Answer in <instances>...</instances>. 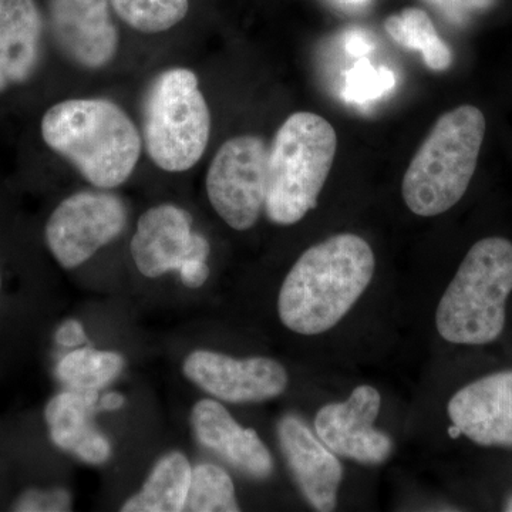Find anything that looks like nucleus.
<instances>
[{
    "mask_svg": "<svg viewBox=\"0 0 512 512\" xmlns=\"http://www.w3.org/2000/svg\"><path fill=\"white\" fill-rule=\"evenodd\" d=\"M394 86V76L386 67L370 66L367 60H360L350 70L346 79L345 97L356 103H363L367 100H375L389 92Z\"/></svg>",
    "mask_w": 512,
    "mask_h": 512,
    "instance_id": "obj_23",
    "label": "nucleus"
},
{
    "mask_svg": "<svg viewBox=\"0 0 512 512\" xmlns=\"http://www.w3.org/2000/svg\"><path fill=\"white\" fill-rule=\"evenodd\" d=\"M126 360L109 350L76 349L56 367V375L74 390H96L109 386L123 372Z\"/></svg>",
    "mask_w": 512,
    "mask_h": 512,
    "instance_id": "obj_20",
    "label": "nucleus"
},
{
    "mask_svg": "<svg viewBox=\"0 0 512 512\" xmlns=\"http://www.w3.org/2000/svg\"><path fill=\"white\" fill-rule=\"evenodd\" d=\"M87 336L79 320H67L56 332V342L64 348H77L86 343Z\"/></svg>",
    "mask_w": 512,
    "mask_h": 512,
    "instance_id": "obj_26",
    "label": "nucleus"
},
{
    "mask_svg": "<svg viewBox=\"0 0 512 512\" xmlns=\"http://www.w3.org/2000/svg\"><path fill=\"white\" fill-rule=\"evenodd\" d=\"M349 52L353 53V55H363L365 50H369L366 43L363 42L362 39H352L349 43Z\"/></svg>",
    "mask_w": 512,
    "mask_h": 512,
    "instance_id": "obj_28",
    "label": "nucleus"
},
{
    "mask_svg": "<svg viewBox=\"0 0 512 512\" xmlns=\"http://www.w3.org/2000/svg\"><path fill=\"white\" fill-rule=\"evenodd\" d=\"M183 372L215 399L228 403H259L275 399L288 389L289 377L281 363L269 357H235L194 350L184 360Z\"/></svg>",
    "mask_w": 512,
    "mask_h": 512,
    "instance_id": "obj_9",
    "label": "nucleus"
},
{
    "mask_svg": "<svg viewBox=\"0 0 512 512\" xmlns=\"http://www.w3.org/2000/svg\"><path fill=\"white\" fill-rule=\"evenodd\" d=\"M195 436L202 446L214 451L231 466L256 480H264L274 471L271 451L255 430L245 429L217 400L204 399L191 413Z\"/></svg>",
    "mask_w": 512,
    "mask_h": 512,
    "instance_id": "obj_15",
    "label": "nucleus"
},
{
    "mask_svg": "<svg viewBox=\"0 0 512 512\" xmlns=\"http://www.w3.org/2000/svg\"><path fill=\"white\" fill-rule=\"evenodd\" d=\"M350 2H363V0H350Z\"/></svg>",
    "mask_w": 512,
    "mask_h": 512,
    "instance_id": "obj_30",
    "label": "nucleus"
},
{
    "mask_svg": "<svg viewBox=\"0 0 512 512\" xmlns=\"http://www.w3.org/2000/svg\"><path fill=\"white\" fill-rule=\"evenodd\" d=\"M42 29L35 0H0V93L35 72Z\"/></svg>",
    "mask_w": 512,
    "mask_h": 512,
    "instance_id": "obj_17",
    "label": "nucleus"
},
{
    "mask_svg": "<svg viewBox=\"0 0 512 512\" xmlns=\"http://www.w3.org/2000/svg\"><path fill=\"white\" fill-rule=\"evenodd\" d=\"M427 2L439 6L450 15L466 16L468 13L490 8L494 0H427Z\"/></svg>",
    "mask_w": 512,
    "mask_h": 512,
    "instance_id": "obj_25",
    "label": "nucleus"
},
{
    "mask_svg": "<svg viewBox=\"0 0 512 512\" xmlns=\"http://www.w3.org/2000/svg\"><path fill=\"white\" fill-rule=\"evenodd\" d=\"M126 222V205L117 195L77 192L50 215L46 242L63 268L74 269L119 237Z\"/></svg>",
    "mask_w": 512,
    "mask_h": 512,
    "instance_id": "obj_8",
    "label": "nucleus"
},
{
    "mask_svg": "<svg viewBox=\"0 0 512 512\" xmlns=\"http://www.w3.org/2000/svg\"><path fill=\"white\" fill-rule=\"evenodd\" d=\"M211 114L198 79L188 69L165 70L148 87L143 106V140L161 170L183 173L207 150Z\"/></svg>",
    "mask_w": 512,
    "mask_h": 512,
    "instance_id": "obj_6",
    "label": "nucleus"
},
{
    "mask_svg": "<svg viewBox=\"0 0 512 512\" xmlns=\"http://www.w3.org/2000/svg\"><path fill=\"white\" fill-rule=\"evenodd\" d=\"M382 396L375 387H356L348 400L329 403L316 414L315 431L333 453L362 464H382L393 453V441L377 430Z\"/></svg>",
    "mask_w": 512,
    "mask_h": 512,
    "instance_id": "obj_11",
    "label": "nucleus"
},
{
    "mask_svg": "<svg viewBox=\"0 0 512 512\" xmlns=\"http://www.w3.org/2000/svg\"><path fill=\"white\" fill-rule=\"evenodd\" d=\"M338 150V136L328 120L299 111L286 119L274 138L268 160L266 217L289 227L318 205Z\"/></svg>",
    "mask_w": 512,
    "mask_h": 512,
    "instance_id": "obj_5",
    "label": "nucleus"
},
{
    "mask_svg": "<svg viewBox=\"0 0 512 512\" xmlns=\"http://www.w3.org/2000/svg\"><path fill=\"white\" fill-rule=\"evenodd\" d=\"M111 8L130 28L143 33H161L184 20L188 0H110Z\"/></svg>",
    "mask_w": 512,
    "mask_h": 512,
    "instance_id": "obj_22",
    "label": "nucleus"
},
{
    "mask_svg": "<svg viewBox=\"0 0 512 512\" xmlns=\"http://www.w3.org/2000/svg\"><path fill=\"white\" fill-rule=\"evenodd\" d=\"M485 128L483 111L470 104L436 121L403 178V200L413 214L436 217L464 197L476 173Z\"/></svg>",
    "mask_w": 512,
    "mask_h": 512,
    "instance_id": "obj_3",
    "label": "nucleus"
},
{
    "mask_svg": "<svg viewBox=\"0 0 512 512\" xmlns=\"http://www.w3.org/2000/svg\"><path fill=\"white\" fill-rule=\"evenodd\" d=\"M192 467L180 451H171L157 461L140 493L128 498L123 512L184 511L190 491Z\"/></svg>",
    "mask_w": 512,
    "mask_h": 512,
    "instance_id": "obj_18",
    "label": "nucleus"
},
{
    "mask_svg": "<svg viewBox=\"0 0 512 512\" xmlns=\"http://www.w3.org/2000/svg\"><path fill=\"white\" fill-rule=\"evenodd\" d=\"M508 511H512V500L510 501V504H508V508H507Z\"/></svg>",
    "mask_w": 512,
    "mask_h": 512,
    "instance_id": "obj_29",
    "label": "nucleus"
},
{
    "mask_svg": "<svg viewBox=\"0 0 512 512\" xmlns=\"http://www.w3.org/2000/svg\"><path fill=\"white\" fill-rule=\"evenodd\" d=\"M99 399L96 390L70 389L53 397L45 409L53 443L89 464H103L111 457L110 441L92 423Z\"/></svg>",
    "mask_w": 512,
    "mask_h": 512,
    "instance_id": "obj_16",
    "label": "nucleus"
},
{
    "mask_svg": "<svg viewBox=\"0 0 512 512\" xmlns=\"http://www.w3.org/2000/svg\"><path fill=\"white\" fill-rule=\"evenodd\" d=\"M457 433L484 447H512V370L458 390L447 406Z\"/></svg>",
    "mask_w": 512,
    "mask_h": 512,
    "instance_id": "obj_13",
    "label": "nucleus"
},
{
    "mask_svg": "<svg viewBox=\"0 0 512 512\" xmlns=\"http://www.w3.org/2000/svg\"><path fill=\"white\" fill-rule=\"evenodd\" d=\"M130 248L138 271L151 279L180 272L194 262H207L211 251L207 238L192 231L191 215L171 204L141 215Z\"/></svg>",
    "mask_w": 512,
    "mask_h": 512,
    "instance_id": "obj_10",
    "label": "nucleus"
},
{
    "mask_svg": "<svg viewBox=\"0 0 512 512\" xmlns=\"http://www.w3.org/2000/svg\"><path fill=\"white\" fill-rule=\"evenodd\" d=\"M42 137L99 188L126 183L143 146L126 111L104 99H72L50 107L42 119Z\"/></svg>",
    "mask_w": 512,
    "mask_h": 512,
    "instance_id": "obj_2",
    "label": "nucleus"
},
{
    "mask_svg": "<svg viewBox=\"0 0 512 512\" xmlns=\"http://www.w3.org/2000/svg\"><path fill=\"white\" fill-rule=\"evenodd\" d=\"M512 292V242L481 239L463 259L436 311L439 335L454 345H488L500 338Z\"/></svg>",
    "mask_w": 512,
    "mask_h": 512,
    "instance_id": "obj_4",
    "label": "nucleus"
},
{
    "mask_svg": "<svg viewBox=\"0 0 512 512\" xmlns=\"http://www.w3.org/2000/svg\"><path fill=\"white\" fill-rule=\"evenodd\" d=\"M375 269L372 247L356 234L333 235L306 249L279 292L282 325L305 336L335 328L366 292Z\"/></svg>",
    "mask_w": 512,
    "mask_h": 512,
    "instance_id": "obj_1",
    "label": "nucleus"
},
{
    "mask_svg": "<svg viewBox=\"0 0 512 512\" xmlns=\"http://www.w3.org/2000/svg\"><path fill=\"white\" fill-rule=\"evenodd\" d=\"M124 402H126V399L120 393H107L99 399V409L117 410L124 406Z\"/></svg>",
    "mask_w": 512,
    "mask_h": 512,
    "instance_id": "obj_27",
    "label": "nucleus"
},
{
    "mask_svg": "<svg viewBox=\"0 0 512 512\" xmlns=\"http://www.w3.org/2000/svg\"><path fill=\"white\" fill-rule=\"evenodd\" d=\"M184 511L237 512L239 505L234 481L217 464H198L192 468L190 491Z\"/></svg>",
    "mask_w": 512,
    "mask_h": 512,
    "instance_id": "obj_21",
    "label": "nucleus"
},
{
    "mask_svg": "<svg viewBox=\"0 0 512 512\" xmlns=\"http://www.w3.org/2000/svg\"><path fill=\"white\" fill-rule=\"evenodd\" d=\"M384 29L403 49L419 52L430 70L444 72L453 64V52L441 39L430 16L424 10L403 9L387 18Z\"/></svg>",
    "mask_w": 512,
    "mask_h": 512,
    "instance_id": "obj_19",
    "label": "nucleus"
},
{
    "mask_svg": "<svg viewBox=\"0 0 512 512\" xmlns=\"http://www.w3.org/2000/svg\"><path fill=\"white\" fill-rule=\"evenodd\" d=\"M110 6V0H49L53 37L74 63L101 69L116 56L119 32Z\"/></svg>",
    "mask_w": 512,
    "mask_h": 512,
    "instance_id": "obj_12",
    "label": "nucleus"
},
{
    "mask_svg": "<svg viewBox=\"0 0 512 512\" xmlns=\"http://www.w3.org/2000/svg\"><path fill=\"white\" fill-rule=\"evenodd\" d=\"M279 444L305 500L316 511H333L343 480L342 464L299 417L278 424Z\"/></svg>",
    "mask_w": 512,
    "mask_h": 512,
    "instance_id": "obj_14",
    "label": "nucleus"
},
{
    "mask_svg": "<svg viewBox=\"0 0 512 512\" xmlns=\"http://www.w3.org/2000/svg\"><path fill=\"white\" fill-rule=\"evenodd\" d=\"M70 495L62 488L53 490H28L13 505V511H69Z\"/></svg>",
    "mask_w": 512,
    "mask_h": 512,
    "instance_id": "obj_24",
    "label": "nucleus"
},
{
    "mask_svg": "<svg viewBox=\"0 0 512 512\" xmlns=\"http://www.w3.org/2000/svg\"><path fill=\"white\" fill-rule=\"evenodd\" d=\"M269 150L258 136H239L222 144L207 174L212 208L235 231L254 227L265 208Z\"/></svg>",
    "mask_w": 512,
    "mask_h": 512,
    "instance_id": "obj_7",
    "label": "nucleus"
},
{
    "mask_svg": "<svg viewBox=\"0 0 512 512\" xmlns=\"http://www.w3.org/2000/svg\"><path fill=\"white\" fill-rule=\"evenodd\" d=\"M0 285H2V279H0Z\"/></svg>",
    "mask_w": 512,
    "mask_h": 512,
    "instance_id": "obj_31",
    "label": "nucleus"
}]
</instances>
